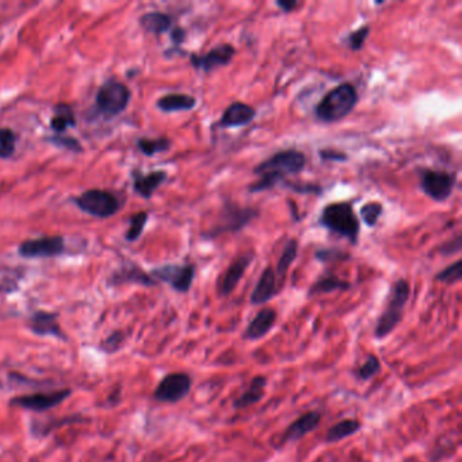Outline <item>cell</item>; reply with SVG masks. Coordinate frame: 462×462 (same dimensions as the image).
<instances>
[{
    "instance_id": "1",
    "label": "cell",
    "mask_w": 462,
    "mask_h": 462,
    "mask_svg": "<svg viewBox=\"0 0 462 462\" xmlns=\"http://www.w3.org/2000/svg\"><path fill=\"white\" fill-rule=\"evenodd\" d=\"M307 165V156L296 149H285L274 153L254 168V174L259 175V181L248 186L249 193H262L274 189L285 181L288 175L300 174Z\"/></svg>"
},
{
    "instance_id": "2",
    "label": "cell",
    "mask_w": 462,
    "mask_h": 462,
    "mask_svg": "<svg viewBox=\"0 0 462 462\" xmlns=\"http://www.w3.org/2000/svg\"><path fill=\"white\" fill-rule=\"evenodd\" d=\"M358 91L353 84H339L317 103L314 116L324 124L339 122L353 113L358 103Z\"/></svg>"
},
{
    "instance_id": "3",
    "label": "cell",
    "mask_w": 462,
    "mask_h": 462,
    "mask_svg": "<svg viewBox=\"0 0 462 462\" xmlns=\"http://www.w3.org/2000/svg\"><path fill=\"white\" fill-rule=\"evenodd\" d=\"M319 223L332 233L346 237L351 244H357L361 223L350 202L328 203L323 209Z\"/></svg>"
},
{
    "instance_id": "4",
    "label": "cell",
    "mask_w": 462,
    "mask_h": 462,
    "mask_svg": "<svg viewBox=\"0 0 462 462\" xmlns=\"http://www.w3.org/2000/svg\"><path fill=\"white\" fill-rule=\"evenodd\" d=\"M411 296V288L410 283L405 280H397L393 283L391 296L388 300V304L381 314L377 324L374 327V338L382 340L388 335H391L397 326L400 324L403 314H404V308Z\"/></svg>"
},
{
    "instance_id": "5",
    "label": "cell",
    "mask_w": 462,
    "mask_h": 462,
    "mask_svg": "<svg viewBox=\"0 0 462 462\" xmlns=\"http://www.w3.org/2000/svg\"><path fill=\"white\" fill-rule=\"evenodd\" d=\"M259 215V211L249 206H240L233 202H227L223 208L217 218L215 225L203 233L208 239H215L224 233L239 232L244 230L248 224Z\"/></svg>"
},
{
    "instance_id": "6",
    "label": "cell",
    "mask_w": 462,
    "mask_h": 462,
    "mask_svg": "<svg viewBox=\"0 0 462 462\" xmlns=\"http://www.w3.org/2000/svg\"><path fill=\"white\" fill-rule=\"evenodd\" d=\"M73 202L84 213L100 218L112 217L121 209L119 199L114 194L98 189L84 191L82 196L73 199Z\"/></svg>"
},
{
    "instance_id": "7",
    "label": "cell",
    "mask_w": 462,
    "mask_h": 462,
    "mask_svg": "<svg viewBox=\"0 0 462 462\" xmlns=\"http://www.w3.org/2000/svg\"><path fill=\"white\" fill-rule=\"evenodd\" d=\"M131 100V91L124 83L109 81L105 83L97 94V106L105 116H118Z\"/></svg>"
},
{
    "instance_id": "8",
    "label": "cell",
    "mask_w": 462,
    "mask_h": 462,
    "mask_svg": "<svg viewBox=\"0 0 462 462\" xmlns=\"http://www.w3.org/2000/svg\"><path fill=\"white\" fill-rule=\"evenodd\" d=\"M196 264H163L152 270V278L168 283L178 293H187L196 278Z\"/></svg>"
},
{
    "instance_id": "9",
    "label": "cell",
    "mask_w": 462,
    "mask_h": 462,
    "mask_svg": "<svg viewBox=\"0 0 462 462\" xmlns=\"http://www.w3.org/2000/svg\"><path fill=\"white\" fill-rule=\"evenodd\" d=\"M457 183V177L453 172L422 170L420 171V189L422 191L437 202H444L450 199Z\"/></svg>"
},
{
    "instance_id": "10",
    "label": "cell",
    "mask_w": 462,
    "mask_h": 462,
    "mask_svg": "<svg viewBox=\"0 0 462 462\" xmlns=\"http://www.w3.org/2000/svg\"><path fill=\"white\" fill-rule=\"evenodd\" d=\"M193 380L187 373H170L155 389L153 396L160 403H178L187 396L191 391Z\"/></svg>"
},
{
    "instance_id": "11",
    "label": "cell",
    "mask_w": 462,
    "mask_h": 462,
    "mask_svg": "<svg viewBox=\"0 0 462 462\" xmlns=\"http://www.w3.org/2000/svg\"><path fill=\"white\" fill-rule=\"evenodd\" d=\"M72 393L71 389H59L53 392H40L33 395H22L14 397L10 404L14 407H19L23 410L44 413L60 405L66 398Z\"/></svg>"
},
{
    "instance_id": "12",
    "label": "cell",
    "mask_w": 462,
    "mask_h": 462,
    "mask_svg": "<svg viewBox=\"0 0 462 462\" xmlns=\"http://www.w3.org/2000/svg\"><path fill=\"white\" fill-rule=\"evenodd\" d=\"M66 244L61 236H47L23 242L18 252L23 258H53L64 252Z\"/></svg>"
},
{
    "instance_id": "13",
    "label": "cell",
    "mask_w": 462,
    "mask_h": 462,
    "mask_svg": "<svg viewBox=\"0 0 462 462\" xmlns=\"http://www.w3.org/2000/svg\"><path fill=\"white\" fill-rule=\"evenodd\" d=\"M254 258H255L254 251H248L237 256L236 259H233V262L230 264V267L225 270V273L218 281L217 292L220 297L231 296L233 290L237 288L239 282L244 277V273L249 267V264L252 263Z\"/></svg>"
},
{
    "instance_id": "14",
    "label": "cell",
    "mask_w": 462,
    "mask_h": 462,
    "mask_svg": "<svg viewBox=\"0 0 462 462\" xmlns=\"http://www.w3.org/2000/svg\"><path fill=\"white\" fill-rule=\"evenodd\" d=\"M236 49L231 44H220L208 53L199 54H190V63L196 69H199L205 73H209L220 66H228L235 57Z\"/></svg>"
},
{
    "instance_id": "15",
    "label": "cell",
    "mask_w": 462,
    "mask_h": 462,
    "mask_svg": "<svg viewBox=\"0 0 462 462\" xmlns=\"http://www.w3.org/2000/svg\"><path fill=\"white\" fill-rule=\"evenodd\" d=\"M256 117V110L243 102H233L231 103L218 121V126L224 129L232 128H243L247 126Z\"/></svg>"
},
{
    "instance_id": "16",
    "label": "cell",
    "mask_w": 462,
    "mask_h": 462,
    "mask_svg": "<svg viewBox=\"0 0 462 462\" xmlns=\"http://www.w3.org/2000/svg\"><path fill=\"white\" fill-rule=\"evenodd\" d=\"M321 422V415L317 411H309V413L301 415L298 419H296L286 431L282 435V444L288 442H296L302 439L305 435L312 432L314 430L319 427Z\"/></svg>"
},
{
    "instance_id": "17",
    "label": "cell",
    "mask_w": 462,
    "mask_h": 462,
    "mask_svg": "<svg viewBox=\"0 0 462 462\" xmlns=\"http://www.w3.org/2000/svg\"><path fill=\"white\" fill-rule=\"evenodd\" d=\"M276 321H277V312L273 308H263L249 321L247 328L243 333V338L249 342L261 340L273 330Z\"/></svg>"
},
{
    "instance_id": "18",
    "label": "cell",
    "mask_w": 462,
    "mask_h": 462,
    "mask_svg": "<svg viewBox=\"0 0 462 462\" xmlns=\"http://www.w3.org/2000/svg\"><path fill=\"white\" fill-rule=\"evenodd\" d=\"M277 295H278V286H277L276 271L273 267L268 266L264 268L259 281L256 282L251 293L249 301L252 305H263L271 301Z\"/></svg>"
},
{
    "instance_id": "19",
    "label": "cell",
    "mask_w": 462,
    "mask_h": 462,
    "mask_svg": "<svg viewBox=\"0 0 462 462\" xmlns=\"http://www.w3.org/2000/svg\"><path fill=\"white\" fill-rule=\"evenodd\" d=\"M29 327L32 332L40 336H53L59 339H66V335L57 321V316L49 312L38 311L34 312L29 319Z\"/></svg>"
},
{
    "instance_id": "20",
    "label": "cell",
    "mask_w": 462,
    "mask_h": 462,
    "mask_svg": "<svg viewBox=\"0 0 462 462\" xmlns=\"http://www.w3.org/2000/svg\"><path fill=\"white\" fill-rule=\"evenodd\" d=\"M267 379L264 376H255L248 384V388L233 401V408L244 410L254 404H258L264 397Z\"/></svg>"
},
{
    "instance_id": "21",
    "label": "cell",
    "mask_w": 462,
    "mask_h": 462,
    "mask_svg": "<svg viewBox=\"0 0 462 462\" xmlns=\"http://www.w3.org/2000/svg\"><path fill=\"white\" fill-rule=\"evenodd\" d=\"M167 181V172L165 171H153L149 172L148 175L143 174H134V182L133 187L137 194H140L143 199H149L152 194L160 187L163 182Z\"/></svg>"
},
{
    "instance_id": "22",
    "label": "cell",
    "mask_w": 462,
    "mask_h": 462,
    "mask_svg": "<svg viewBox=\"0 0 462 462\" xmlns=\"http://www.w3.org/2000/svg\"><path fill=\"white\" fill-rule=\"evenodd\" d=\"M156 105L165 113L189 112L197 106V100L187 94H168L158 100Z\"/></svg>"
},
{
    "instance_id": "23",
    "label": "cell",
    "mask_w": 462,
    "mask_h": 462,
    "mask_svg": "<svg viewBox=\"0 0 462 462\" xmlns=\"http://www.w3.org/2000/svg\"><path fill=\"white\" fill-rule=\"evenodd\" d=\"M348 289H351L350 282L345 281V280H342V278H339V277H336L333 274H327V276L320 277L309 288L308 296L314 297V296H319V295H327V293H332V292L348 290Z\"/></svg>"
},
{
    "instance_id": "24",
    "label": "cell",
    "mask_w": 462,
    "mask_h": 462,
    "mask_svg": "<svg viewBox=\"0 0 462 462\" xmlns=\"http://www.w3.org/2000/svg\"><path fill=\"white\" fill-rule=\"evenodd\" d=\"M125 282L138 283L143 286H155L156 285V281L150 276L144 273V270H141L140 267H137L134 264H129L126 268L119 270L112 278V283H125Z\"/></svg>"
},
{
    "instance_id": "25",
    "label": "cell",
    "mask_w": 462,
    "mask_h": 462,
    "mask_svg": "<svg viewBox=\"0 0 462 462\" xmlns=\"http://www.w3.org/2000/svg\"><path fill=\"white\" fill-rule=\"evenodd\" d=\"M171 23H172L171 17L168 14L160 13V11L147 13L140 18V25L149 33L156 34V35L168 32L171 28Z\"/></svg>"
},
{
    "instance_id": "26",
    "label": "cell",
    "mask_w": 462,
    "mask_h": 462,
    "mask_svg": "<svg viewBox=\"0 0 462 462\" xmlns=\"http://www.w3.org/2000/svg\"><path fill=\"white\" fill-rule=\"evenodd\" d=\"M361 430V423L355 419H345L336 425H333L326 434V442L335 444L346 439L348 437L357 434Z\"/></svg>"
},
{
    "instance_id": "27",
    "label": "cell",
    "mask_w": 462,
    "mask_h": 462,
    "mask_svg": "<svg viewBox=\"0 0 462 462\" xmlns=\"http://www.w3.org/2000/svg\"><path fill=\"white\" fill-rule=\"evenodd\" d=\"M76 125V119L73 110L71 109L69 105L66 103H59L54 106V116L50 119V128L52 131L57 133H63L71 126Z\"/></svg>"
},
{
    "instance_id": "28",
    "label": "cell",
    "mask_w": 462,
    "mask_h": 462,
    "mask_svg": "<svg viewBox=\"0 0 462 462\" xmlns=\"http://www.w3.org/2000/svg\"><path fill=\"white\" fill-rule=\"evenodd\" d=\"M298 255V242L296 239H289L283 247L281 256L278 259L277 263V268L276 271V277L278 278V281L282 282L286 277L288 270L290 268V266L295 263V261L297 259Z\"/></svg>"
},
{
    "instance_id": "29",
    "label": "cell",
    "mask_w": 462,
    "mask_h": 462,
    "mask_svg": "<svg viewBox=\"0 0 462 462\" xmlns=\"http://www.w3.org/2000/svg\"><path fill=\"white\" fill-rule=\"evenodd\" d=\"M137 147L146 156H153L158 153H163L171 148V140L160 137V138H140L137 141Z\"/></svg>"
},
{
    "instance_id": "30",
    "label": "cell",
    "mask_w": 462,
    "mask_h": 462,
    "mask_svg": "<svg viewBox=\"0 0 462 462\" xmlns=\"http://www.w3.org/2000/svg\"><path fill=\"white\" fill-rule=\"evenodd\" d=\"M381 372V362L377 355L367 354L365 362L357 369L355 377L361 381H370Z\"/></svg>"
},
{
    "instance_id": "31",
    "label": "cell",
    "mask_w": 462,
    "mask_h": 462,
    "mask_svg": "<svg viewBox=\"0 0 462 462\" xmlns=\"http://www.w3.org/2000/svg\"><path fill=\"white\" fill-rule=\"evenodd\" d=\"M382 213H384V206H382L381 202H376V201L365 203L362 208H361V212H360L363 223H365L369 228L374 227V225L379 223V220H380Z\"/></svg>"
},
{
    "instance_id": "32",
    "label": "cell",
    "mask_w": 462,
    "mask_h": 462,
    "mask_svg": "<svg viewBox=\"0 0 462 462\" xmlns=\"http://www.w3.org/2000/svg\"><path fill=\"white\" fill-rule=\"evenodd\" d=\"M462 278V262L456 261L454 263L449 264L442 271H439L435 276V280L438 282H442L446 285H454L457 282L461 281Z\"/></svg>"
},
{
    "instance_id": "33",
    "label": "cell",
    "mask_w": 462,
    "mask_h": 462,
    "mask_svg": "<svg viewBox=\"0 0 462 462\" xmlns=\"http://www.w3.org/2000/svg\"><path fill=\"white\" fill-rule=\"evenodd\" d=\"M314 258L319 262L330 263V262H345V261H348L351 256H350V254H347L339 248H319L314 252Z\"/></svg>"
},
{
    "instance_id": "34",
    "label": "cell",
    "mask_w": 462,
    "mask_h": 462,
    "mask_svg": "<svg viewBox=\"0 0 462 462\" xmlns=\"http://www.w3.org/2000/svg\"><path fill=\"white\" fill-rule=\"evenodd\" d=\"M16 144H17V137L16 133L11 129H0V158L7 159L13 156L16 150Z\"/></svg>"
},
{
    "instance_id": "35",
    "label": "cell",
    "mask_w": 462,
    "mask_h": 462,
    "mask_svg": "<svg viewBox=\"0 0 462 462\" xmlns=\"http://www.w3.org/2000/svg\"><path fill=\"white\" fill-rule=\"evenodd\" d=\"M147 221H148V213L147 212H140L137 215H132L129 230H128L126 236H125L126 240L128 242H136L144 231V227H146Z\"/></svg>"
},
{
    "instance_id": "36",
    "label": "cell",
    "mask_w": 462,
    "mask_h": 462,
    "mask_svg": "<svg viewBox=\"0 0 462 462\" xmlns=\"http://www.w3.org/2000/svg\"><path fill=\"white\" fill-rule=\"evenodd\" d=\"M369 33H370V26H367V25L351 32L347 37L348 48L351 50H355V52L362 49L363 47H365V42H366V40L369 37Z\"/></svg>"
},
{
    "instance_id": "37",
    "label": "cell",
    "mask_w": 462,
    "mask_h": 462,
    "mask_svg": "<svg viewBox=\"0 0 462 462\" xmlns=\"http://www.w3.org/2000/svg\"><path fill=\"white\" fill-rule=\"evenodd\" d=\"M283 187L290 189L295 193H300V194H321L323 189L317 184H312V183H293V182L283 181Z\"/></svg>"
},
{
    "instance_id": "38",
    "label": "cell",
    "mask_w": 462,
    "mask_h": 462,
    "mask_svg": "<svg viewBox=\"0 0 462 462\" xmlns=\"http://www.w3.org/2000/svg\"><path fill=\"white\" fill-rule=\"evenodd\" d=\"M47 140H49L50 143H53L54 146H59L61 148L69 149V150H73V152H82L83 150L81 143L73 137L53 136V137H47Z\"/></svg>"
},
{
    "instance_id": "39",
    "label": "cell",
    "mask_w": 462,
    "mask_h": 462,
    "mask_svg": "<svg viewBox=\"0 0 462 462\" xmlns=\"http://www.w3.org/2000/svg\"><path fill=\"white\" fill-rule=\"evenodd\" d=\"M462 249V239L461 236H456L451 240H447L439 247V254H442L444 256H451L456 254H460Z\"/></svg>"
},
{
    "instance_id": "40",
    "label": "cell",
    "mask_w": 462,
    "mask_h": 462,
    "mask_svg": "<svg viewBox=\"0 0 462 462\" xmlns=\"http://www.w3.org/2000/svg\"><path fill=\"white\" fill-rule=\"evenodd\" d=\"M319 156L324 160V162H347L348 156H347L345 152H340V150H331V149H321L319 152Z\"/></svg>"
},
{
    "instance_id": "41",
    "label": "cell",
    "mask_w": 462,
    "mask_h": 462,
    "mask_svg": "<svg viewBox=\"0 0 462 462\" xmlns=\"http://www.w3.org/2000/svg\"><path fill=\"white\" fill-rule=\"evenodd\" d=\"M276 4L281 8L283 13H292L295 8H297L298 3L297 0H277Z\"/></svg>"
},
{
    "instance_id": "42",
    "label": "cell",
    "mask_w": 462,
    "mask_h": 462,
    "mask_svg": "<svg viewBox=\"0 0 462 462\" xmlns=\"http://www.w3.org/2000/svg\"><path fill=\"white\" fill-rule=\"evenodd\" d=\"M122 340H124L122 333H121V332H114V333H112V335H110V336L103 342V346L102 347H103L105 350H107V348L110 347V345H116V348H118Z\"/></svg>"
},
{
    "instance_id": "43",
    "label": "cell",
    "mask_w": 462,
    "mask_h": 462,
    "mask_svg": "<svg viewBox=\"0 0 462 462\" xmlns=\"http://www.w3.org/2000/svg\"><path fill=\"white\" fill-rule=\"evenodd\" d=\"M184 38H186V30L184 29H182V28L178 26V28H175L172 30V33H171V41L174 42V45L179 47L181 44H183Z\"/></svg>"
}]
</instances>
